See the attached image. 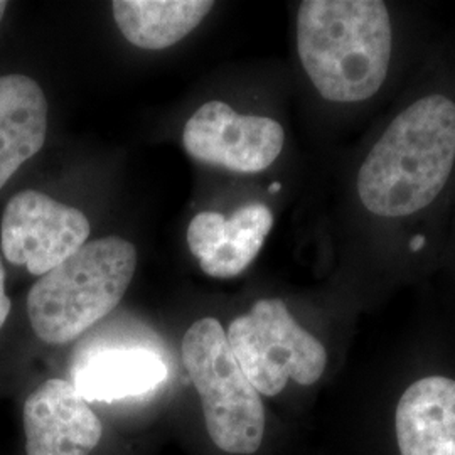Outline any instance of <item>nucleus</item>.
Listing matches in <instances>:
<instances>
[{
  "label": "nucleus",
  "instance_id": "7ed1b4c3",
  "mask_svg": "<svg viewBox=\"0 0 455 455\" xmlns=\"http://www.w3.org/2000/svg\"><path fill=\"white\" fill-rule=\"evenodd\" d=\"M135 267L137 250L124 238L83 244L34 283L28 295L34 334L48 344L75 341L120 304Z\"/></svg>",
  "mask_w": 455,
  "mask_h": 455
},
{
  "label": "nucleus",
  "instance_id": "39448f33",
  "mask_svg": "<svg viewBox=\"0 0 455 455\" xmlns=\"http://www.w3.org/2000/svg\"><path fill=\"white\" fill-rule=\"evenodd\" d=\"M227 338L246 378L265 396H276L291 379L314 385L327 366L324 344L299 325L280 299L255 302L231 321Z\"/></svg>",
  "mask_w": 455,
  "mask_h": 455
},
{
  "label": "nucleus",
  "instance_id": "2eb2a0df",
  "mask_svg": "<svg viewBox=\"0 0 455 455\" xmlns=\"http://www.w3.org/2000/svg\"><path fill=\"white\" fill-rule=\"evenodd\" d=\"M7 2H4V0H0V20H2V17L5 14V11H7Z\"/></svg>",
  "mask_w": 455,
  "mask_h": 455
},
{
  "label": "nucleus",
  "instance_id": "f257e3e1",
  "mask_svg": "<svg viewBox=\"0 0 455 455\" xmlns=\"http://www.w3.org/2000/svg\"><path fill=\"white\" fill-rule=\"evenodd\" d=\"M455 174V95L425 90L400 107L359 161L358 210L378 227L415 223Z\"/></svg>",
  "mask_w": 455,
  "mask_h": 455
},
{
  "label": "nucleus",
  "instance_id": "4468645a",
  "mask_svg": "<svg viewBox=\"0 0 455 455\" xmlns=\"http://www.w3.org/2000/svg\"><path fill=\"white\" fill-rule=\"evenodd\" d=\"M9 312H11V299L5 292V268L0 260V329H2V325L5 324Z\"/></svg>",
  "mask_w": 455,
  "mask_h": 455
},
{
  "label": "nucleus",
  "instance_id": "f03ea898",
  "mask_svg": "<svg viewBox=\"0 0 455 455\" xmlns=\"http://www.w3.org/2000/svg\"><path fill=\"white\" fill-rule=\"evenodd\" d=\"M395 29L381 0H306L297 11V52L325 101L361 105L390 76Z\"/></svg>",
  "mask_w": 455,
  "mask_h": 455
},
{
  "label": "nucleus",
  "instance_id": "6e6552de",
  "mask_svg": "<svg viewBox=\"0 0 455 455\" xmlns=\"http://www.w3.org/2000/svg\"><path fill=\"white\" fill-rule=\"evenodd\" d=\"M26 455H90L103 425L88 402L65 379H48L24 403Z\"/></svg>",
  "mask_w": 455,
  "mask_h": 455
},
{
  "label": "nucleus",
  "instance_id": "20e7f679",
  "mask_svg": "<svg viewBox=\"0 0 455 455\" xmlns=\"http://www.w3.org/2000/svg\"><path fill=\"white\" fill-rule=\"evenodd\" d=\"M182 361L201 396L214 445L228 454H255L265 435V408L218 319L204 317L188 329Z\"/></svg>",
  "mask_w": 455,
  "mask_h": 455
},
{
  "label": "nucleus",
  "instance_id": "9d476101",
  "mask_svg": "<svg viewBox=\"0 0 455 455\" xmlns=\"http://www.w3.org/2000/svg\"><path fill=\"white\" fill-rule=\"evenodd\" d=\"M48 133V101L26 75L0 76V189L43 148Z\"/></svg>",
  "mask_w": 455,
  "mask_h": 455
},
{
  "label": "nucleus",
  "instance_id": "f8f14e48",
  "mask_svg": "<svg viewBox=\"0 0 455 455\" xmlns=\"http://www.w3.org/2000/svg\"><path fill=\"white\" fill-rule=\"evenodd\" d=\"M114 17L133 46L165 49L178 44L212 12L210 0H116Z\"/></svg>",
  "mask_w": 455,
  "mask_h": 455
},
{
  "label": "nucleus",
  "instance_id": "ddd939ff",
  "mask_svg": "<svg viewBox=\"0 0 455 455\" xmlns=\"http://www.w3.org/2000/svg\"><path fill=\"white\" fill-rule=\"evenodd\" d=\"M274 228V212L263 203H250L227 218L220 242L210 259L199 261L212 278L240 275L253 263Z\"/></svg>",
  "mask_w": 455,
  "mask_h": 455
},
{
  "label": "nucleus",
  "instance_id": "0eeeda50",
  "mask_svg": "<svg viewBox=\"0 0 455 455\" xmlns=\"http://www.w3.org/2000/svg\"><path fill=\"white\" fill-rule=\"evenodd\" d=\"M285 131L270 116L236 114L223 101H208L184 125L182 146L197 163L240 174H259L283 150Z\"/></svg>",
  "mask_w": 455,
  "mask_h": 455
},
{
  "label": "nucleus",
  "instance_id": "1a4fd4ad",
  "mask_svg": "<svg viewBox=\"0 0 455 455\" xmlns=\"http://www.w3.org/2000/svg\"><path fill=\"white\" fill-rule=\"evenodd\" d=\"M402 455H455V379L432 374L411 383L396 407Z\"/></svg>",
  "mask_w": 455,
  "mask_h": 455
},
{
  "label": "nucleus",
  "instance_id": "423d86ee",
  "mask_svg": "<svg viewBox=\"0 0 455 455\" xmlns=\"http://www.w3.org/2000/svg\"><path fill=\"white\" fill-rule=\"evenodd\" d=\"M90 236V221L80 210L39 191L14 196L2 216V250L5 259L36 276L75 255Z\"/></svg>",
  "mask_w": 455,
  "mask_h": 455
},
{
  "label": "nucleus",
  "instance_id": "9b49d317",
  "mask_svg": "<svg viewBox=\"0 0 455 455\" xmlns=\"http://www.w3.org/2000/svg\"><path fill=\"white\" fill-rule=\"evenodd\" d=\"M73 379L86 402H114L157 388L167 379V366L148 349H107L83 359Z\"/></svg>",
  "mask_w": 455,
  "mask_h": 455
}]
</instances>
